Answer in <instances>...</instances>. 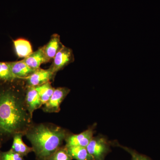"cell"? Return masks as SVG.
I'll return each instance as SVG.
<instances>
[{"instance_id":"6da1fadb","label":"cell","mask_w":160,"mask_h":160,"mask_svg":"<svg viewBox=\"0 0 160 160\" xmlns=\"http://www.w3.org/2000/svg\"><path fill=\"white\" fill-rule=\"evenodd\" d=\"M24 79L0 84V145L21 133L25 136L33 124L25 103Z\"/></svg>"},{"instance_id":"7a4b0ae2","label":"cell","mask_w":160,"mask_h":160,"mask_svg":"<svg viewBox=\"0 0 160 160\" xmlns=\"http://www.w3.org/2000/svg\"><path fill=\"white\" fill-rule=\"evenodd\" d=\"M70 132L51 123H33L25 136L31 143L37 160H49L62 146Z\"/></svg>"},{"instance_id":"3957f363","label":"cell","mask_w":160,"mask_h":160,"mask_svg":"<svg viewBox=\"0 0 160 160\" xmlns=\"http://www.w3.org/2000/svg\"><path fill=\"white\" fill-rule=\"evenodd\" d=\"M111 142L103 135L93 137L86 147L88 152L94 160H104L110 152Z\"/></svg>"},{"instance_id":"277c9868","label":"cell","mask_w":160,"mask_h":160,"mask_svg":"<svg viewBox=\"0 0 160 160\" xmlns=\"http://www.w3.org/2000/svg\"><path fill=\"white\" fill-rule=\"evenodd\" d=\"M67 87H58L55 89L49 101L42 106L43 111L48 113H57L61 110V104L70 92Z\"/></svg>"},{"instance_id":"5b68a950","label":"cell","mask_w":160,"mask_h":160,"mask_svg":"<svg viewBox=\"0 0 160 160\" xmlns=\"http://www.w3.org/2000/svg\"><path fill=\"white\" fill-rule=\"evenodd\" d=\"M74 61V57L72 50L64 46L56 55L49 68L56 75L58 72Z\"/></svg>"},{"instance_id":"8992f818","label":"cell","mask_w":160,"mask_h":160,"mask_svg":"<svg viewBox=\"0 0 160 160\" xmlns=\"http://www.w3.org/2000/svg\"><path fill=\"white\" fill-rule=\"evenodd\" d=\"M96 125L89 127L85 131L79 133L73 134L69 132L65 142L66 146H79L86 147L93 137Z\"/></svg>"},{"instance_id":"52a82bcc","label":"cell","mask_w":160,"mask_h":160,"mask_svg":"<svg viewBox=\"0 0 160 160\" xmlns=\"http://www.w3.org/2000/svg\"><path fill=\"white\" fill-rule=\"evenodd\" d=\"M55 76L50 68L47 69L40 68L24 80L26 86L36 87L50 82L54 78Z\"/></svg>"},{"instance_id":"ba28073f","label":"cell","mask_w":160,"mask_h":160,"mask_svg":"<svg viewBox=\"0 0 160 160\" xmlns=\"http://www.w3.org/2000/svg\"><path fill=\"white\" fill-rule=\"evenodd\" d=\"M25 101L27 110L32 117L35 110L43 106L39 95L33 86H26Z\"/></svg>"},{"instance_id":"9c48e42d","label":"cell","mask_w":160,"mask_h":160,"mask_svg":"<svg viewBox=\"0 0 160 160\" xmlns=\"http://www.w3.org/2000/svg\"><path fill=\"white\" fill-rule=\"evenodd\" d=\"M63 46L64 45L61 42L60 35L58 34L52 35L49 42L42 47L43 52L48 62L54 58L56 55Z\"/></svg>"},{"instance_id":"30bf717a","label":"cell","mask_w":160,"mask_h":160,"mask_svg":"<svg viewBox=\"0 0 160 160\" xmlns=\"http://www.w3.org/2000/svg\"><path fill=\"white\" fill-rule=\"evenodd\" d=\"M7 62L12 73L18 79H25L36 70L29 67L23 60Z\"/></svg>"},{"instance_id":"8fae6325","label":"cell","mask_w":160,"mask_h":160,"mask_svg":"<svg viewBox=\"0 0 160 160\" xmlns=\"http://www.w3.org/2000/svg\"><path fill=\"white\" fill-rule=\"evenodd\" d=\"M23 61L32 69L37 70L40 69L41 65L48 63L43 52L42 48L40 47L37 51L24 58Z\"/></svg>"},{"instance_id":"7c38bea8","label":"cell","mask_w":160,"mask_h":160,"mask_svg":"<svg viewBox=\"0 0 160 160\" xmlns=\"http://www.w3.org/2000/svg\"><path fill=\"white\" fill-rule=\"evenodd\" d=\"M24 136V134L21 133L14 135L12 138L13 142L11 149L24 157L30 152H33V150L32 147L27 146L23 142L22 138Z\"/></svg>"},{"instance_id":"4fadbf2b","label":"cell","mask_w":160,"mask_h":160,"mask_svg":"<svg viewBox=\"0 0 160 160\" xmlns=\"http://www.w3.org/2000/svg\"><path fill=\"white\" fill-rule=\"evenodd\" d=\"M13 43L15 51L19 58H24L33 52L31 44L28 40L19 38L13 40Z\"/></svg>"},{"instance_id":"5bb4252c","label":"cell","mask_w":160,"mask_h":160,"mask_svg":"<svg viewBox=\"0 0 160 160\" xmlns=\"http://www.w3.org/2000/svg\"><path fill=\"white\" fill-rule=\"evenodd\" d=\"M68 153L72 159L76 160H93L89 154L86 147L79 146H66Z\"/></svg>"},{"instance_id":"9a60e30c","label":"cell","mask_w":160,"mask_h":160,"mask_svg":"<svg viewBox=\"0 0 160 160\" xmlns=\"http://www.w3.org/2000/svg\"><path fill=\"white\" fill-rule=\"evenodd\" d=\"M35 88L39 95L43 106L49 101L55 89L52 86L50 82Z\"/></svg>"},{"instance_id":"2e32d148","label":"cell","mask_w":160,"mask_h":160,"mask_svg":"<svg viewBox=\"0 0 160 160\" xmlns=\"http://www.w3.org/2000/svg\"><path fill=\"white\" fill-rule=\"evenodd\" d=\"M17 79L7 62H0V84L11 82Z\"/></svg>"},{"instance_id":"e0dca14e","label":"cell","mask_w":160,"mask_h":160,"mask_svg":"<svg viewBox=\"0 0 160 160\" xmlns=\"http://www.w3.org/2000/svg\"><path fill=\"white\" fill-rule=\"evenodd\" d=\"M65 146H62L51 157L49 160H72Z\"/></svg>"},{"instance_id":"ac0fdd59","label":"cell","mask_w":160,"mask_h":160,"mask_svg":"<svg viewBox=\"0 0 160 160\" xmlns=\"http://www.w3.org/2000/svg\"><path fill=\"white\" fill-rule=\"evenodd\" d=\"M0 160H25L24 157L21 155L11 149L6 152L0 150Z\"/></svg>"},{"instance_id":"d6986e66","label":"cell","mask_w":160,"mask_h":160,"mask_svg":"<svg viewBox=\"0 0 160 160\" xmlns=\"http://www.w3.org/2000/svg\"><path fill=\"white\" fill-rule=\"evenodd\" d=\"M118 146H119L120 147L122 148L130 155L132 160H152L147 156L139 153L138 152L131 149V148H128L126 146H121L119 144H118Z\"/></svg>"},{"instance_id":"ffe728a7","label":"cell","mask_w":160,"mask_h":160,"mask_svg":"<svg viewBox=\"0 0 160 160\" xmlns=\"http://www.w3.org/2000/svg\"><path fill=\"white\" fill-rule=\"evenodd\" d=\"M1 145H0V149H1Z\"/></svg>"},{"instance_id":"44dd1931","label":"cell","mask_w":160,"mask_h":160,"mask_svg":"<svg viewBox=\"0 0 160 160\" xmlns=\"http://www.w3.org/2000/svg\"></svg>"}]
</instances>
